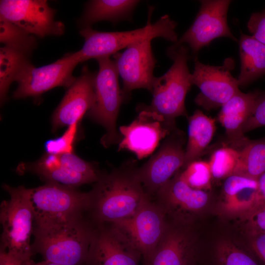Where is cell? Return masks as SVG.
Returning <instances> with one entry per match:
<instances>
[{"label": "cell", "mask_w": 265, "mask_h": 265, "mask_svg": "<svg viewBox=\"0 0 265 265\" xmlns=\"http://www.w3.org/2000/svg\"><path fill=\"white\" fill-rule=\"evenodd\" d=\"M85 265H139L142 256L111 223L95 225Z\"/></svg>", "instance_id": "14"}, {"label": "cell", "mask_w": 265, "mask_h": 265, "mask_svg": "<svg viewBox=\"0 0 265 265\" xmlns=\"http://www.w3.org/2000/svg\"><path fill=\"white\" fill-rule=\"evenodd\" d=\"M231 2L229 0H201L200 9L193 24L167 49V52L173 51L187 44L192 53L195 54L217 38L228 37L237 41L227 23V13Z\"/></svg>", "instance_id": "11"}, {"label": "cell", "mask_w": 265, "mask_h": 265, "mask_svg": "<svg viewBox=\"0 0 265 265\" xmlns=\"http://www.w3.org/2000/svg\"><path fill=\"white\" fill-rule=\"evenodd\" d=\"M183 145V140L178 135H171L148 161L136 167L137 175L152 198L183 167L185 153Z\"/></svg>", "instance_id": "15"}, {"label": "cell", "mask_w": 265, "mask_h": 265, "mask_svg": "<svg viewBox=\"0 0 265 265\" xmlns=\"http://www.w3.org/2000/svg\"><path fill=\"white\" fill-rule=\"evenodd\" d=\"M249 235L265 234V204L259 205L244 215Z\"/></svg>", "instance_id": "31"}, {"label": "cell", "mask_w": 265, "mask_h": 265, "mask_svg": "<svg viewBox=\"0 0 265 265\" xmlns=\"http://www.w3.org/2000/svg\"><path fill=\"white\" fill-rule=\"evenodd\" d=\"M154 8L150 7L146 25L142 28L125 31L102 32L91 26L83 27L80 31L84 38V44L79 53L81 62L90 59L109 57L131 44L143 40L161 37L176 42L178 40L175 31L177 23L165 15L156 23L151 24Z\"/></svg>", "instance_id": "4"}, {"label": "cell", "mask_w": 265, "mask_h": 265, "mask_svg": "<svg viewBox=\"0 0 265 265\" xmlns=\"http://www.w3.org/2000/svg\"><path fill=\"white\" fill-rule=\"evenodd\" d=\"M247 27L253 38L265 45V9L252 14Z\"/></svg>", "instance_id": "33"}, {"label": "cell", "mask_w": 265, "mask_h": 265, "mask_svg": "<svg viewBox=\"0 0 265 265\" xmlns=\"http://www.w3.org/2000/svg\"><path fill=\"white\" fill-rule=\"evenodd\" d=\"M83 214L34 224L33 255L62 265H85L96 225Z\"/></svg>", "instance_id": "2"}, {"label": "cell", "mask_w": 265, "mask_h": 265, "mask_svg": "<svg viewBox=\"0 0 265 265\" xmlns=\"http://www.w3.org/2000/svg\"><path fill=\"white\" fill-rule=\"evenodd\" d=\"M139 0H93L86 6L80 20L83 27L91 26L98 22L108 21L116 23L129 20Z\"/></svg>", "instance_id": "22"}, {"label": "cell", "mask_w": 265, "mask_h": 265, "mask_svg": "<svg viewBox=\"0 0 265 265\" xmlns=\"http://www.w3.org/2000/svg\"><path fill=\"white\" fill-rule=\"evenodd\" d=\"M250 249L261 265H265V234L250 235Z\"/></svg>", "instance_id": "34"}, {"label": "cell", "mask_w": 265, "mask_h": 265, "mask_svg": "<svg viewBox=\"0 0 265 265\" xmlns=\"http://www.w3.org/2000/svg\"><path fill=\"white\" fill-rule=\"evenodd\" d=\"M34 224L59 220L88 212L91 193L53 183L29 188Z\"/></svg>", "instance_id": "7"}, {"label": "cell", "mask_w": 265, "mask_h": 265, "mask_svg": "<svg viewBox=\"0 0 265 265\" xmlns=\"http://www.w3.org/2000/svg\"><path fill=\"white\" fill-rule=\"evenodd\" d=\"M24 263L16 255L8 251L0 250V265H23Z\"/></svg>", "instance_id": "35"}, {"label": "cell", "mask_w": 265, "mask_h": 265, "mask_svg": "<svg viewBox=\"0 0 265 265\" xmlns=\"http://www.w3.org/2000/svg\"><path fill=\"white\" fill-rule=\"evenodd\" d=\"M172 130L157 114L140 110L130 125L119 128L122 139L119 143V150L131 151L141 159L151 154L160 140Z\"/></svg>", "instance_id": "16"}, {"label": "cell", "mask_w": 265, "mask_h": 265, "mask_svg": "<svg viewBox=\"0 0 265 265\" xmlns=\"http://www.w3.org/2000/svg\"><path fill=\"white\" fill-rule=\"evenodd\" d=\"M81 63L79 51L68 53L55 62L35 67L30 62L18 74L15 81L18 83L13 98H38L45 92L56 87L68 88L76 78L73 76L76 66Z\"/></svg>", "instance_id": "9"}, {"label": "cell", "mask_w": 265, "mask_h": 265, "mask_svg": "<svg viewBox=\"0 0 265 265\" xmlns=\"http://www.w3.org/2000/svg\"><path fill=\"white\" fill-rule=\"evenodd\" d=\"M259 184V204H265V172L258 179Z\"/></svg>", "instance_id": "36"}, {"label": "cell", "mask_w": 265, "mask_h": 265, "mask_svg": "<svg viewBox=\"0 0 265 265\" xmlns=\"http://www.w3.org/2000/svg\"><path fill=\"white\" fill-rule=\"evenodd\" d=\"M152 40L133 43L123 53L113 55L119 76L123 80L124 95L140 88L152 93L156 78L153 72L157 60L152 51Z\"/></svg>", "instance_id": "13"}, {"label": "cell", "mask_w": 265, "mask_h": 265, "mask_svg": "<svg viewBox=\"0 0 265 265\" xmlns=\"http://www.w3.org/2000/svg\"><path fill=\"white\" fill-rule=\"evenodd\" d=\"M29 54L3 46L0 49V98L2 105L7 98L9 87L24 66L30 62Z\"/></svg>", "instance_id": "24"}, {"label": "cell", "mask_w": 265, "mask_h": 265, "mask_svg": "<svg viewBox=\"0 0 265 265\" xmlns=\"http://www.w3.org/2000/svg\"><path fill=\"white\" fill-rule=\"evenodd\" d=\"M0 42L3 46L21 50L29 54L37 45L35 36L0 17Z\"/></svg>", "instance_id": "26"}, {"label": "cell", "mask_w": 265, "mask_h": 265, "mask_svg": "<svg viewBox=\"0 0 265 265\" xmlns=\"http://www.w3.org/2000/svg\"><path fill=\"white\" fill-rule=\"evenodd\" d=\"M239 158V151L235 148L222 147L215 150L209 162L212 177L226 179L232 175Z\"/></svg>", "instance_id": "27"}, {"label": "cell", "mask_w": 265, "mask_h": 265, "mask_svg": "<svg viewBox=\"0 0 265 265\" xmlns=\"http://www.w3.org/2000/svg\"><path fill=\"white\" fill-rule=\"evenodd\" d=\"M97 73L84 66L80 75L68 88L52 118V129L56 131L79 123L92 106L95 99L94 84Z\"/></svg>", "instance_id": "17"}, {"label": "cell", "mask_w": 265, "mask_h": 265, "mask_svg": "<svg viewBox=\"0 0 265 265\" xmlns=\"http://www.w3.org/2000/svg\"><path fill=\"white\" fill-rule=\"evenodd\" d=\"M2 188L8 193L10 199L3 201L0 206L2 228L0 250L10 252L25 263L31 259L33 255L30 237L34 216L29 188L23 186L14 187L6 184Z\"/></svg>", "instance_id": "5"}, {"label": "cell", "mask_w": 265, "mask_h": 265, "mask_svg": "<svg viewBox=\"0 0 265 265\" xmlns=\"http://www.w3.org/2000/svg\"><path fill=\"white\" fill-rule=\"evenodd\" d=\"M216 258L218 265H260L254 257L228 241L218 244Z\"/></svg>", "instance_id": "28"}, {"label": "cell", "mask_w": 265, "mask_h": 265, "mask_svg": "<svg viewBox=\"0 0 265 265\" xmlns=\"http://www.w3.org/2000/svg\"><path fill=\"white\" fill-rule=\"evenodd\" d=\"M96 60L99 70L95 80V99L87 115L105 128L106 133L101 143L107 148L119 143L122 139L116 130V121L125 95L119 86V74L114 61L109 57Z\"/></svg>", "instance_id": "6"}, {"label": "cell", "mask_w": 265, "mask_h": 265, "mask_svg": "<svg viewBox=\"0 0 265 265\" xmlns=\"http://www.w3.org/2000/svg\"><path fill=\"white\" fill-rule=\"evenodd\" d=\"M194 62L190 81L200 90L194 101L204 109L221 107L240 91L237 79L231 74L235 65L233 58H227L221 66L203 64L196 56Z\"/></svg>", "instance_id": "10"}, {"label": "cell", "mask_w": 265, "mask_h": 265, "mask_svg": "<svg viewBox=\"0 0 265 265\" xmlns=\"http://www.w3.org/2000/svg\"><path fill=\"white\" fill-rule=\"evenodd\" d=\"M134 161H128L109 173H102L91 193L88 212L95 225L109 223L133 215L151 197L145 192Z\"/></svg>", "instance_id": "1"}, {"label": "cell", "mask_w": 265, "mask_h": 265, "mask_svg": "<svg viewBox=\"0 0 265 265\" xmlns=\"http://www.w3.org/2000/svg\"><path fill=\"white\" fill-rule=\"evenodd\" d=\"M186 224L168 220L158 245L142 265H193L194 240Z\"/></svg>", "instance_id": "18"}, {"label": "cell", "mask_w": 265, "mask_h": 265, "mask_svg": "<svg viewBox=\"0 0 265 265\" xmlns=\"http://www.w3.org/2000/svg\"><path fill=\"white\" fill-rule=\"evenodd\" d=\"M56 10L45 0H1L0 17L36 37L60 36L63 23L54 19Z\"/></svg>", "instance_id": "12"}, {"label": "cell", "mask_w": 265, "mask_h": 265, "mask_svg": "<svg viewBox=\"0 0 265 265\" xmlns=\"http://www.w3.org/2000/svg\"><path fill=\"white\" fill-rule=\"evenodd\" d=\"M180 173L182 179L193 188L204 190L210 186L212 176L209 162L193 161Z\"/></svg>", "instance_id": "29"}, {"label": "cell", "mask_w": 265, "mask_h": 265, "mask_svg": "<svg viewBox=\"0 0 265 265\" xmlns=\"http://www.w3.org/2000/svg\"><path fill=\"white\" fill-rule=\"evenodd\" d=\"M265 126V92L259 91L250 116L243 129V133Z\"/></svg>", "instance_id": "32"}, {"label": "cell", "mask_w": 265, "mask_h": 265, "mask_svg": "<svg viewBox=\"0 0 265 265\" xmlns=\"http://www.w3.org/2000/svg\"><path fill=\"white\" fill-rule=\"evenodd\" d=\"M167 222L164 211L149 197L132 216L109 223L121 232L140 253L143 263L154 252Z\"/></svg>", "instance_id": "8"}, {"label": "cell", "mask_w": 265, "mask_h": 265, "mask_svg": "<svg viewBox=\"0 0 265 265\" xmlns=\"http://www.w3.org/2000/svg\"><path fill=\"white\" fill-rule=\"evenodd\" d=\"M239 151L233 174L258 180L265 172V138L248 140Z\"/></svg>", "instance_id": "25"}, {"label": "cell", "mask_w": 265, "mask_h": 265, "mask_svg": "<svg viewBox=\"0 0 265 265\" xmlns=\"http://www.w3.org/2000/svg\"><path fill=\"white\" fill-rule=\"evenodd\" d=\"M240 72L239 86H246L265 75V45L241 33L239 40Z\"/></svg>", "instance_id": "21"}, {"label": "cell", "mask_w": 265, "mask_h": 265, "mask_svg": "<svg viewBox=\"0 0 265 265\" xmlns=\"http://www.w3.org/2000/svg\"><path fill=\"white\" fill-rule=\"evenodd\" d=\"M259 91L244 93L241 91L224 104L220 111L219 121L225 128L228 139L236 147H242L249 140L243 129L250 116Z\"/></svg>", "instance_id": "19"}, {"label": "cell", "mask_w": 265, "mask_h": 265, "mask_svg": "<svg viewBox=\"0 0 265 265\" xmlns=\"http://www.w3.org/2000/svg\"><path fill=\"white\" fill-rule=\"evenodd\" d=\"M23 265H62L51 262L43 260L40 262H35L32 259L25 262Z\"/></svg>", "instance_id": "37"}, {"label": "cell", "mask_w": 265, "mask_h": 265, "mask_svg": "<svg viewBox=\"0 0 265 265\" xmlns=\"http://www.w3.org/2000/svg\"><path fill=\"white\" fill-rule=\"evenodd\" d=\"M166 53L173 60L172 65L163 75L155 78L150 105H139L137 108L157 114L173 130L175 119L186 114L185 99L192 84L187 47L183 45Z\"/></svg>", "instance_id": "3"}, {"label": "cell", "mask_w": 265, "mask_h": 265, "mask_svg": "<svg viewBox=\"0 0 265 265\" xmlns=\"http://www.w3.org/2000/svg\"><path fill=\"white\" fill-rule=\"evenodd\" d=\"M78 123L69 126L60 137L47 141L45 144L47 153L60 155L73 153L74 144L77 139Z\"/></svg>", "instance_id": "30"}, {"label": "cell", "mask_w": 265, "mask_h": 265, "mask_svg": "<svg viewBox=\"0 0 265 265\" xmlns=\"http://www.w3.org/2000/svg\"><path fill=\"white\" fill-rule=\"evenodd\" d=\"M259 204L258 180L237 174L225 179L220 201L223 212L244 216Z\"/></svg>", "instance_id": "20"}, {"label": "cell", "mask_w": 265, "mask_h": 265, "mask_svg": "<svg viewBox=\"0 0 265 265\" xmlns=\"http://www.w3.org/2000/svg\"><path fill=\"white\" fill-rule=\"evenodd\" d=\"M215 131L214 120L200 110H196L189 118L188 141L183 167L200 157L211 142Z\"/></svg>", "instance_id": "23"}]
</instances>
